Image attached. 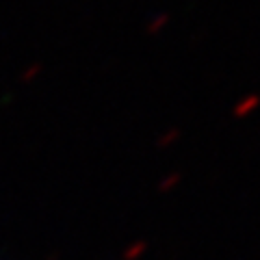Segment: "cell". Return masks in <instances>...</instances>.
I'll list each match as a JSON object with an SVG mask.
<instances>
[{
  "instance_id": "6da1fadb",
  "label": "cell",
  "mask_w": 260,
  "mask_h": 260,
  "mask_svg": "<svg viewBox=\"0 0 260 260\" xmlns=\"http://www.w3.org/2000/svg\"><path fill=\"white\" fill-rule=\"evenodd\" d=\"M258 104H260V98L258 95H249V98H245V100H241L237 104L234 113H237V117H245V115H249L251 111L258 109Z\"/></svg>"
}]
</instances>
